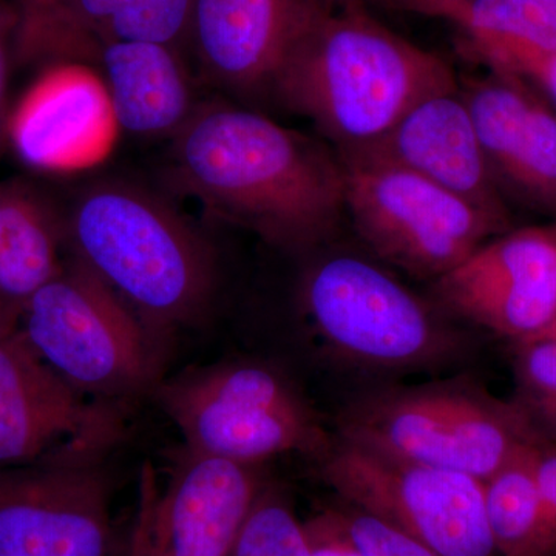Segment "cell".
<instances>
[{
  "mask_svg": "<svg viewBox=\"0 0 556 556\" xmlns=\"http://www.w3.org/2000/svg\"><path fill=\"white\" fill-rule=\"evenodd\" d=\"M166 175L212 217L283 251L321 247L345 211L334 148L229 101L200 102L170 139Z\"/></svg>",
  "mask_w": 556,
  "mask_h": 556,
  "instance_id": "obj_1",
  "label": "cell"
},
{
  "mask_svg": "<svg viewBox=\"0 0 556 556\" xmlns=\"http://www.w3.org/2000/svg\"><path fill=\"white\" fill-rule=\"evenodd\" d=\"M459 89L437 53L402 38L364 3L328 7L295 43L270 98L313 121L336 152L367 146L431 94Z\"/></svg>",
  "mask_w": 556,
  "mask_h": 556,
  "instance_id": "obj_2",
  "label": "cell"
},
{
  "mask_svg": "<svg viewBox=\"0 0 556 556\" xmlns=\"http://www.w3.org/2000/svg\"><path fill=\"white\" fill-rule=\"evenodd\" d=\"M67 249L149 329L188 327L218 281L214 244L164 197L119 178L94 179L64 207Z\"/></svg>",
  "mask_w": 556,
  "mask_h": 556,
  "instance_id": "obj_3",
  "label": "cell"
},
{
  "mask_svg": "<svg viewBox=\"0 0 556 556\" xmlns=\"http://www.w3.org/2000/svg\"><path fill=\"white\" fill-rule=\"evenodd\" d=\"M334 433L482 482L546 439L514 401L493 396L470 376L361 393L340 409Z\"/></svg>",
  "mask_w": 556,
  "mask_h": 556,
  "instance_id": "obj_4",
  "label": "cell"
},
{
  "mask_svg": "<svg viewBox=\"0 0 556 556\" xmlns=\"http://www.w3.org/2000/svg\"><path fill=\"white\" fill-rule=\"evenodd\" d=\"M300 302L325 350L351 367L434 371L473 351L467 332L445 311L354 255L314 263L303 277Z\"/></svg>",
  "mask_w": 556,
  "mask_h": 556,
  "instance_id": "obj_5",
  "label": "cell"
},
{
  "mask_svg": "<svg viewBox=\"0 0 556 556\" xmlns=\"http://www.w3.org/2000/svg\"><path fill=\"white\" fill-rule=\"evenodd\" d=\"M153 396L201 455L263 466L295 453L314 463L334 439L298 387L260 362L188 369L160 380Z\"/></svg>",
  "mask_w": 556,
  "mask_h": 556,
  "instance_id": "obj_6",
  "label": "cell"
},
{
  "mask_svg": "<svg viewBox=\"0 0 556 556\" xmlns=\"http://www.w3.org/2000/svg\"><path fill=\"white\" fill-rule=\"evenodd\" d=\"M20 329L70 386L119 404L159 386V354L134 309L67 254L25 306Z\"/></svg>",
  "mask_w": 556,
  "mask_h": 556,
  "instance_id": "obj_7",
  "label": "cell"
},
{
  "mask_svg": "<svg viewBox=\"0 0 556 556\" xmlns=\"http://www.w3.org/2000/svg\"><path fill=\"white\" fill-rule=\"evenodd\" d=\"M314 466L342 503L390 522L439 556H497L484 482L470 475L401 459L336 433Z\"/></svg>",
  "mask_w": 556,
  "mask_h": 556,
  "instance_id": "obj_8",
  "label": "cell"
},
{
  "mask_svg": "<svg viewBox=\"0 0 556 556\" xmlns=\"http://www.w3.org/2000/svg\"><path fill=\"white\" fill-rule=\"evenodd\" d=\"M345 169V211L378 257L419 278L459 266L503 223L455 193L402 167L340 159Z\"/></svg>",
  "mask_w": 556,
  "mask_h": 556,
  "instance_id": "obj_9",
  "label": "cell"
},
{
  "mask_svg": "<svg viewBox=\"0 0 556 556\" xmlns=\"http://www.w3.org/2000/svg\"><path fill=\"white\" fill-rule=\"evenodd\" d=\"M266 482L262 466L188 447L163 477L146 463L127 556H229Z\"/></svg>",
  "mask_w": 556,
  "mask_h": 556,
  "instance_id": "obj_10",
  "label": "cell"
},
{
  "mask_svg": "<svg viewBox=\"0 0 556 556\" xmlns=\"http://www.w3.org/2000/svg\"><path fill=\"white\" fill-rule=\"evenodd\" d=\"M126 433L119 404L51 369L20 327H0V468L105 457Z\"/></svg>",
  "mask_w": 556,
  "mask_h": 556,
  "instance_id": "obj_11",
  "label": "cell"
},
{
  "mask_svg": "<svg viewBox=\"0 0 556 556\" xmlns=\"http://www.w3.org/2000/svg\"><path fill=\"white\" fill-rule=\"evenodd\" d=\"M104 457L0 468V556H127Z\"/></svg>",
  "mask_w": 556,
  "mask_h": 556,
  "instance_id": "obj_12",
  "label": "cell"
},
{
  "mask_svg": "<svg viewBox=\"0 0 556 556\" xmlns=\"http://www.w3.org/2000/svg\"><path fill=\"white\" fill-rule=\"evenodd\" d=\"M450 317L526 342L556 318V228H526L484 243L434 280Z\"/></svg>",
  "mask_w": 556,
  "mask_h": 556,
  "instance_id": "obj_13",
  "label": "cell"
},
{
  "mask_svg": "<svg viewBox=\"0 0 556 556\" xmlns=\"http://www.w3.org/2000/svg\"><path fill=\"white\" fill-rule=\"evenodd\" d=\"M325 0H193L188 49L201 75L232 97H270L295 43L328 9Z\"/></svg>",
  "mask_w": 556,
  "mask_h": 556,
  "instance_id": "obj_14",
  "label": "cell"
},
{
  "mask_svg": "<svg viewBox=\"0 0 556 556\" xmlns=\"http://www.w3.org/2000/svg\"><path fill=\"white\" fill-rule=\"evenodd\" d=\"M14 62L80 64L110 42L188 49L193 0H16Z\"/></svg>",
  "mask_w": 556,
  "mask_h": 556,
  "instance_id": "obj_15",
  "label": "cell"
},
{
  "mask_svg": "<svg viewBox=\"0 0 556 556\" xmlns=\"http://www.w3.org/2000/svg\"><path fill=\"white\" fill-rule=\"evenodd\" d=\"M420 175L507 226V211L459 89L431 94L376 141L338 152Z\"/></svg>",
  "mask_w": 556,
  "mask_h": 556,
  "instance_id": "obj_16",
  "label": "cell"
},
{
  "mask_svg": "<svg viewBox=\"0 0 556 556\" xmlns=\"http://www.w3.org/2000/svg\"><path fill=\"white\" fill-rule=\"evenodd\" d=\"M459 91L495 181L556 212L555 116L515 76L495 72Z\"/></svg>",
  "mask_w": 556,
  "mask_h": 556,
  "instance_id": "obj_17",
  "label": "cell"
},
{
  "mask_svg": "<svg viewBox=\"0 0 556 556\" xmlns=\"http://www.w3.org/2000/svg\"><path fill=\"white\" fill-rule=\"evenodd\" d=\"M110 119L108 97L93 70L47 65L11 109L7 146L31 169H72L108 138Z\"/></svg>",
  "mask_w": 556,
  "mask_h": 556,
  "instance_id": "obj_18",
  "label": "cell"
},
{
  "mask_svg": "<svg viewBox=\"0 0 556 556\" xmlns=\"http://www.w3.org/2000/svg\"><path fill=\"white\" fill-rule=\"evenodd\" d=\"M80 65L93 70L116 126L144 139H172L199 108L185 51L159 42H110Z\"/></svg>",
  "mask_w": 556,
  "mask_h": 556,
  "instance_id": "obj_19",
  "label": "cell"
},
{
  "mask_svg": "<svg viewBox=\"0 0 556 556\" xmlns=\"http://www.w3.org/2000/svg\"><path fill=\"white\" fill-rule=\"evenodd\" d=\"M67 254L64 207L27 179H0V327H20Z\"/></svg>",
  "mask_w": 556,
  "mask_h": 556,
  "instance_id": "obj_20",
  "label": "cell"
},
{
  "mask_svg": "<svg viewBox=\"0 0 556 556\" xmlns=\"http://www.w3.org/2000/svg\"><path fill=\"white\" fill-rule=\"evenodd\" d=\"M445 20L501 75L532 79L556 54V0H464Z\"/></svg>",
  "mask_w": 556,
  "mask_h": 556,
  "instance_id": "obj_21",
  "label": "cell"
},
{
  "mask_svg": "<svg viewBox=\"0 0 556 556\" xmlns=\"http://www.w3.org/2000/svg\"><path fill=\"white\" fill-rule=\"evenodd\" d=\"M535 445L519 453L484 482L486 522L497 556H556L554 536L533 478Z\"/></svg>",
  "mask_w": 556,
  "mask_h": 556,
  "instance_id": "obj_22",
  "label": "cell"
},
{
  "mask_svg": "<svg viewBox=\"0 0 556 556\" xmlns=\"http://www.w3.org/2000/svg\"><path fill=\"white\" fill-rule=\"evenodd\" d=\"M229 556H313L305 526L280 486H263Z\"/></svg>",
  "mask_w": 556,
  "mask_h": 556,
  "instance_id": "obj_23",
  "label": "cell"
},
{
  "mask_svg": "<svg viewBox=\"0 0 556 556\" xmlns=\"http://www.w3.org/2000/svg\"><path fill=\"white\" fill-rule=\"evenodd\" d=\"M517 393L511 401L522 409L541 437L556 442V342H518L514 356Z\"/></svg>",
  "mask_w": 556,
  "mask_h": 556,
  "instance_id": "obj_24",
  "label": "cell"
},
{
  "mask_svg": "<svg viewBox=\"0 0 556 556\" xmlns=\"http://www.w3.org/2000/svg\"><path fill=\"white\" fill-rule=\"evenodd\" d=\"M343 525L364 556H439L415 538L361 508L338 506Z\"/></svg>",
  "mask_w": 556,
  "mask_h": 556,
  "instance_id": "obj_25",
  "label": "cell"
},
{
  "mask_svg": "<svg viewBox=\"0 0 556 556\" xmlns=\"http://www.w3.org/2000/svg\"><path fill=\"white\" fill-rule=\"evenodd\" d=\"M303 526L313 556H364L348 533L338 506L317 511Z\"/></svg>",
  "mask_w": 556,
  "mask_h": 556,
  "instance_id": "obj_26",
  "label": "cell"
},
{
  "mask_svg": "<svg viewBox=\"0 0 556 556\" xmlns=\"http://www.w3.org/2000/svg\"><path fill=\"white\" fill-rule=\"evenodd\" d=\"M17 13L16 0H0V153L7 146V127H9L10 70L14 62V40H16Z\"/></svg>",
  "mask_w": 556,
  "mask_h": 556,
  "instance_id": "obj_27",
  "label": "cell"
},
{
  "mask_svg": "<svg viewBox=\"0 0 556 556\" xmlns=\"http://www.w3.org/2000/svg\"><path fill=\"white\" fill-rule=\"evenodd\" d=\"M532 471L556 546V442L546 439L533 447Z\"/></svg>",
  "mask_w": 556,
  "mask_h": 556,
  "instance_id": "obj_28",
  "label": "cell"
},
{
  "mask_svg": "<svg viewBox=\"0 0 556 556\" xmlns=\"http://www.w3.org/2000/svg\"><path fill=\"white\" fill-rule=\"evenodd\" d=\"M391 2L399 3L407 10L419 11V13L444 17L445 20L448 10L456 3L464 2V0H391Z\"/></svg>",
  "mask_w": 556,
  "mask_h": 556,
  "instance_id": "obj_29",
  "label": "cell"
},
{
  "mask_svg": "<svg viewBox=\"0 0 556 556\" xmlns=\"http://www.w3.org/2000/svg\"><path fill=\"white\" fill-rule=\"evenodd\" d=\"M532 79L543 84L548 93H551L556 101V54L538 68V72L532 76Z\"/></svg>",
  "mask_w": 556,
  "mask_h": 556,
  "instance_id": "obj_30",
  "label": "cell"
},
{
  "mask_svg": "<svg viewBox=\"0 0 556 556\" xmlns=\"http://www.w3.org/2000/svg\"><path fill=\"white\" fill-rule=\"evenodd\" d=\"M530 340H555L556 342V318L546 329H543L540 334H536L535 338ZM530 340H526V342H530Z\"/></svg>",
  "mask_w": 556,
  "mask_h": 556,
  "instance_id": "obj_31",
  "label": "cell"
},
{
  "mask_svg": "<svg viewBox=\"0 0 556 556\" xmlns=\"http://www.w3.org/2000/svg\"><path fill=\"white\" fill-rule=\"evenodd\" d=\"M325 2H327L328 5H331V7H345V5H350V3L362 2V0H325Z\"/></svg>",
  "mask_w": 556,
  "mask_h": 556,
  "instance_id": "obj_32",
  "label": "cell"
}]
</instances>
